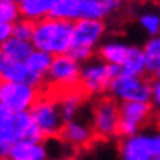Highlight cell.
I'll return each mask as SVG.
<instances>
[{
    "mask_svg": "<svg viewBox=\"0 0 160 160\" xmlns=\"http://www.w3.org/2000/svg\"><path fill=\"white\" fill-rule=\"evenodd\" d=\"M59 0H20L21 17L31 21L51 17V12Z\"/></svg>",
    "mask_w": 160,
    "mask_h": 160,
    "instance_id": "obj_17",
    "label": "cell"
},
{
    "mask_svg": "<svg viewBox=\"0 0 160 160\" xmlns=\"http://www.w3.org/2000/svg\"><path fill=\"white\" fill-rule=\"evenodd\" d=\"M142 51L145 59V74L160 77V34L149 36Z\"/></svg>",
    "mask_w": 160,
    "mask_h": 160,
    "instance_id": "obj_18",
    "label": "cell"
},
{
    "mask_svg": "<svg viewBox=\"0 0 160 160\" xmlns=\"http://www.w3.org/2000/svg\"><path fill=\"white\" fill-rule=\"evenodd\" d=\"M74 21L46 17L34 21V31L31 42L34 49H41L52 56L69 54L72 46Z\"/></svg>",
    "mask_w": 160,
    "mask_h": 160,
    "instance_id": "obj_1",
    "label": "cell"
},
{
    "mask_svg": "<svg viewBox=\"0 0 160 160\" xmlns=\"http://www.w3.org/2000/svg\"><path fill=\"white\" fill-rule=\"evenodd\" d=\"M0 80H15V82H26L36 87H41L42 82L28 69L25 61L12 59L0 49Z\"/></svg>",
    "mask_w": 160,
    "mask_h": 160,
    "instance_id": "obj_13",
    "label": "cell"
},
{
    "mask_svg": "<svg viewBox=\"0 0 160 160\" xmlns=\"http://www.w3.org/2000/svg\"><path fill=\"white\" fill-rule=\"evenodd\" d=\"M121 72L119 67L113 64H108L103 59H88L82 62L80 69V80L78 87L87 95H103L105 92H110L113 78Z\"/></svg>",
    "mask_w": 160,
    "mask_h": 160,
    "instance_id": "obj_4",
    "label": "cell"
},
{
    "mask_svg": "<svg viewBox=\"0 0 160 160\" xmlns=\"http://www.w3.org/2000/svg\"><path fill=\"white\" fill-rule=\"evenodd\" d=\"M56 97H57V101H59V108H61L64 121H70V119H75L78 116L80 110L83 106L87 93L80 87H75V88L57 93Z\"/></svg>",
    "mask_w": 160,
    "mask_h": 160,
    "instance_id": "obj_16",
    "label": "cell"
},
{
    "mask_svg": "<svg viewBox=\"0 0 160 160\" xmlns=\"http://www.w3.org/2000/svg\"><path fill=\"white\" fill-rule=\"evenodd\" d=\"M155 160H160V155H158V157H157V158H155Z\"/></svg>",
    "mask_w": 160,
    "mask_h": 160,
    "instance_id": "obj_29",
    "label": "cell"
},
{
    "mask_svg": "<svg viewBox=\"0 0 160 160\" xmlns=\"http://www.w3.org/2000/svg\"><path fill=\"white\" fill-rule=\"evenodd\" d=\"M139 26L141 30L147 34V36H157L160 34V12L154 10V8H149V10H144L139 18Z\"/></svg>",
    "mask_w": 160,
    "mask_h": 160,
    "instance_id": "obj_22",
    "label": "cell"
},
{
    "mask_svg": "<svg viewBox=\"0 0 160 160\" xmlns=\"http://www.w3.org/2000/svg\"><path fill=\"white\" fill-rule=\"evenodd\" d=\"M154 114L150 101H122L119 105V136H131L142 131Z\"/></svg>",
    "mask_w": 160,
    "mask_h": 160,
    "instance_id": "obj_11",
    "label": "cell"
},
{
    "mask_svg": "<svg viewBox=\"0 0 160 160\" xmlns=\"http://www.w3.org/2000/svg\"><path fill=\"white\" fill-rule=\"evenodd\" d=\"M59 139L64 144H67L69 147L83 149V147H88L92 141L95 139V132L92 129V124H87V122L75 118L64 122Z\"/></svg>",
    "mask_w": 160,
    "mask_h": 160,
    "instance_id": "obj_12",
    "label": "cell"
},
{
    "mask_svg": "<svg viewBox=\"0 0 160 160\" xmlns=\"http://www.w3.org/2000/svg\"><path fill=\"white\" fill-rule=\"evenodd\" d=\"M105 31H106V26L103 23V20L80 18V20L74 21L72 46H70L69 54L74 56L80 62L92 59L95 51L101 44Z\"/></svg>",
    "mask_w": 160,
    "mask_h": 160,
    "instance_id": "obj_2",
    "label": "cell"
},
{
    "mask_svg": "<svg viewBox=\"0 0 160 160\" xmlns=\"http://www.w3.org/2000/svg\"><path fill=\"white\" fill-rule=\"evenodd\" d=\"M2 52L7 54L12 59H17V61H26L28 56H30L33 51H34V46L31 41L28 39H20V38H15V36H10L2 46Z\"/></svg>",
    "mask_w": 160,
    "mask_h": 160,
    "instance_id": "obj_20",
    "label": "cell"
},
{
    "mask_svg": "<svg viewBox=\"0 0 160 160\" xmlns=\"http://www.w3.org/2000/svg\"><path fill=\"white\" fill-rule=\"evenodd\" d=\"M21 18L20 3L17 0H0V23L13 25Z\"/></svg>",
    "mask_w": 160,
    "mask_h": 160,
    "instance_id": "obj_23",
    "label": "cell"
},
{
    "mask_svg": "<svg viewBox=\"0 0 160 160\" xmlns=\"http://www.w3.org/2000/svg\"><path fill=\"white\" fill-rule=\"evenodd\" d=\"M150 105L154 108V113L160 118V77H154L150 87Z\"/></svg>",
    "mask_w": 160,
    "mask_h": 160,
    "instance_id": "obj_25",
    "label": "cell"
},
{
    "mask_svg": "<svg viewBox=\"0 0 160 160\" xmlns=\"http://www.w3.org/2000/svg\"><path fill=\"white\" fill-rule=\"evenodd\" d=\"M17 141V113L0 103V155H7L8 149Z\"/></svg>",
    "mask_w": 160,
    "mask_h": 160,
    "instance_id": "obj_15",
    "label": "cell"
},
{
    "mask_svg": "<svg viewBox=\"0 0 160 160\" xmlns=\"http://www.w3.org/2000/svg\"><path fill=\"white\" fill-rule=\"evenodd\" d=\"M80 3L82 0H59L51 12V17L77 21L80 20Z\"/></svg>",
    "mask_w": 160,
    "mask_h": 160,
    "instance_id": "obj_21",
    "label": "cell"
},
{
    "mask_svg": "<svg viewBox=\"0 0 160 160\" xmlns=\"http://www.w3.org/2000/svg\"><path fill=\"white\" fill-rule=\"evenodd\" d=\"M119 160H155L160 155V131H139L119 142Z\"/></svg>",
    "mask_w": 160,
    "mask_h": 160,
    "instance_id": "obj_5",
    "label": "cell"
},
{
    "mask_svg": "<svg viewBox=\"0 0 160 160\" xmlns=\"http://www.w3.org/2000/svg\"><path fill=\"white\" fill-rule=\"evenodd\" d=\"M33 31H34V21L26 20V18H23V17H21L18 21H15V23L12 25V36L20 38V39H28V41H31Z\"/></svg>",
    "mask_w": 160,
    "mask_h": 160,
    "instance_id": "obj_24",
    "label": "cell"
},
{
    "mask_svg": "<svg viewBox=\"0 0 160 160\" xmlns=\"http://www.w3.org/2000/svg\"><path fill=\"white\" fill-rule=\"evenodd\" d=\"M39 95V87L36 85L15 80H0V103L15 113L30 111Z\"/></svg>",
    "mask_w": 160,
    "mask_h": 160,
    "instance_id": "obj_8",
    "label": "cell"
},
{
    "mask_svg": "<svg viewBox=\"0 0 160 160\" xmlns=\"http://www.w3.org/2000/svg\"><path fill=\"white\" fill-rule=\"evenodd\" d=\"M150 87L152 82H149L144 75H131L119 72L113 78L110 93L119 103L122 101H150Z\"/></svg>",
    "mask_w": 160,
    "mask_h": 160,
    "instance_id": "obj_10",
    "label": "cell"
},
{
    "mask_svg": "<svg viewBox=\"0 0 160 160\" xmlns=\"http://www.w3.org/2000/svg\"><path fill=\"white\" fill-rule=\"evenodd\" d=\"M7 157L10 160H46L49 152L42 141L18 139L8 149Z\"/></svg>",
    "mask_w": 160,
    "mask_h": 160,
    "instance_id": "obj_14",
    "label": "cell"
},
{
    "mask_svg": "<svg viewBox=\"0 0 160 160\" xmlns=\"http://www.w3.org/2000/svg\"><path fill=\"white\" fill-rule=\"evenodd\" d=\"M30 113L36 122V126L39 128L41 134L44 136V139L59 137L65 121L62 118L59 101H57L56 95H52V93L39 95V98L31 106Z\"/></svg>",
    "mask_w": 160,
    "mask_h": 160,
    "instance_id": "obj_6",
    "label": "cell"
},
{
    "mask_svg": "<svg viewBox=\"0 0 160 160\" xmlns=\"http://www.w3.org/2000/svg\"><path fill=\"white\" fill-rule=\"evenodd\" d=\"M46 160H64V158H61V157H48Z\"/></svg>",
    "mask_w": 160,
    "mask_h": 160,
    "instance_id": "obj_27",
    "label": "cell"
},
{
    "mask_svg": "<svg viewBox=\"0 0 160 160\" xmlns=\"http://www.w3.org/2000/svg\"><path fill=\"white\" fill-rule=\"evenodd\" d=\"M0 160H10V158L7 157V155H0Z\"/></svg>",
    "mask_w": 160,
    "mask_h": 160,
    "instance_id": "obj_28",
    "label": "cell"
},
{
    "mask_svg": "<svg viewBox=\"0 0 160 160\" xmlns=\"http://www.w3.org/2000/svg\"><path fill=\"white\" fill-rule=\"evenodd\" d=\"M100 59L106 61L119 67L121 72L131 75H144L145 74V59L144 51L139 46L126 44L121 41H106L98 48Z\"/></svg>",
    "mask_w": 160,
    "mask_h": 160,
    "instance_id": "obj_3",
    "label": "cell"
},
{
    "mask_svg": "<svg viewBox=\"0 0 160 160\" xmlns=\"http://www.w3.org/2000/svg\"><path fill=\"white\" fill-rule=\"evenodd\" d=\"M92 129L98 139L119 136V105L114 98H103L92 110Z\"/></svg>",
    "mask_w": 160,
    "mask_h": 160,
    "instance_id": "obj_9",
    "label": "cell"
},
{
    "mask_svg": "<svg viewBox=\"0 0 160 160\" xmlns=\"http://www.w3.org/2000/svg\"><path fill=\"white\" fill-rule=\"evenodd\" d=\"M52 61H54L52 54L46 52V51H41V49H34L33 52L28 56V59L25 62L28 65V69L44 83L46 75H48V72L51 69V65H52Z\"/></svg>",
    "mask_w": 160,
    "mask_h": 160,
    "instance_id": "obj_19",
    "label": "cell"
},
{
    "mask_svg": "<svg viewBox=\"0 0 160 160\" xmlns=\"http://www.w3.org/2000/svg\"><path fill=\"white\" fill-rule=\"evenodd\" d=\"M17 2H18V3H20V0H17Z\"/></svg>",
    "mask_w": 160,
    "mask_h": 160,
    "instance_id": "obj_30",
    "label": "cell"
},
{
    "mask_svg": "<svg viewBox=\"0 0 160 160\" xmlns=\"http://www.w3.org/2000/svg\"><path fill=\"white\" fill-rule=\"evenodd\" d=\"M12 36V25H5V23H0V46L3 44Z\"/></svg>",
    "mask_w": 160,
    "mask_h": 160,
    "instance_id": "obj_26",
    "label": "cell"
},
{
    "mask_svg": "<svg viewBox=\"0 0 160 160\" xmlns=\"http://www.w3.org/2000/svg\"><path fill=\"white\" fill-rule=\"evenodd\" d=\"M80 69H82V62L77 61L74 56L70 54L54 56L52 65H51L46 75V83L49 85L51 93L57 95L61 92L78 87Z\"/></svg>",
    "mask_w": 160,
    "mask_h": 160,
    "instance_id": "obj_7",
    "label": "cell"
}]
</instances>
